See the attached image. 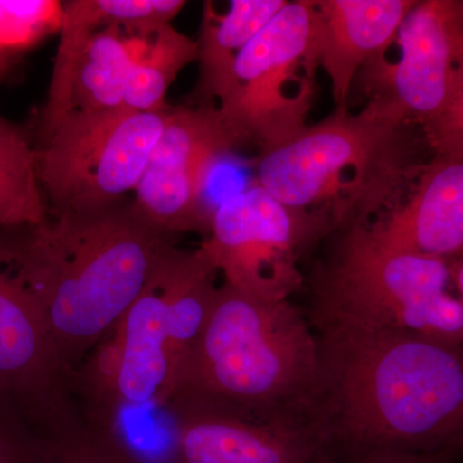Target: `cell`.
Segmentation results:
<instances>
[{"label":"cell","instance_id":"83f0119b","mask_svg":"<svg viewBox=\"0 0 463 463\" xmlns=\"http://www.w3.org/2000/svg\"><path fill=\"white\" fill-rule=\"evenodd\" d=\"M9 56L7 54L0 53V72L8 66Z\"/></svg>","mask_w":463,"mask_h":463},{"label":"cell","instance_id":"484cf974","mask_svg":"<svg viewBox=\"0 0 463 463\" xmlns=\"http://www.w3.org/2000/svg\"><path fill=\"white\" fill-rule=\"evenodd\" d=\"M0 463H43V450L26 452L0 429Z\"/></svg>","mask_w":463,"mask_h":463},{"label":"cell","instance_id":"3957f363","mask_svg":"<svg viewBox=\"0 0 463 463\" xmlns=\"http://www.w3.org/2000/svg\"><path fill=\"white\" fill-rule=\"evenodd\" d=\"M319 373L318 337L288 298L223 282L169 403L187 399L309 428Z\"/></svg>","mask_w":463,"mask_h":463},{"label":"cell","instance_id":"d6986e66","mask_svg":"<svg viewBox=\"0 0 463 463\" xmlns=\"http://www.w3.org/2000/svg\"><path fill=\"white\" fill-rule=\"evenodd\" d=\"M199 45L167 24L143 38L124 96V109L136 112H161L170 106L165 97L184 67L196 62Z\"/></svg>","mask_w":463,"mask_h":463},{"label":"cell","instance_id":"4fadbf2b","mask_svg":"<svg viewBox=\"0 0 463 463\" xmlns=\"http://www.w3.org/2000/svg\"><path fill=\"white\" fill-rule=\"evenodd\" d=\"M72 377L38 304L0 255V395L41 404L62 432L79 423L67 402Z\"/></svg>","mask_w":463,"mask_h":463},{"label":"cell","instance_id":"4316f807","mask_svg":"<svg viewBox=\"0 0 463 463\" xmlns=\"http://www.w3.org/2000/svg\"><path fill=\"white\" fill-rule=\"evenodd\" d=\"M450 279L453 285L458 289L463 303V250L456 257L449 259Z\"/></svg>","mask_w":463,"mask_h":463},{"label":"cell","instance_id":"e0dca14e","mask_svg":"<svg viewBox=\"0 0 463 463\" xmlns=\"http://www.w3.org/2000/svg\"><path fill=\"white\" fill-rule=\"evenodd\" d=\"M286 3L288 0H233L223 14L215 12L212 3H206L197 39L200 70L194 90L196 106H216L241 52Z\"/></svg>","mask_w":463,"mask_h":463},{"label":"cell","instance_id":"52a82bcc","mask_svg":"<svg viewBox=\"0 0 463 463\" xmlns=\"http://www.w3.org/2000/svg\"><path fill=\"white\" fill-rule=\"evenodd\" d=\"M313 14V0H288L237 57L216 108L239 147L265 151L307 127L318 70Z\"/></svg>","mask_w":463,"mask_h":463},{"label":"cell","instance_id":"ffe728a7","mask_svg":"<svg viewBox=\"0 0 463 463\" xmlns=\"http://www.w3.org/2000/svg\"><path fill=\"white\" fill-rule=\"evenodd\" d=\"M123 318L91 349L84 364L76 368L72 377V390H78L85 403L87 425L109 430L118 408L123 405L120 395Z\"/></svg>","mask_w":463,"mask_h":463},{"label":"cell","instance_id":"ac0fdd59","mask_svg":"<svg viewBox=\"0 0 463 463\" xmlns=\"http://www.w3.org/2000/svg\"><path fill=\"white\" fill-rule=\"evenodd\" d=\"M48 219L36 147L17 125L0 115V230L39 227Z\"/></svg>","mask_w":463,"mask_h":463},{"label":"cell","instance_id":"9c48e42d","mask_svg":"<svg viewBox=\"0 0 463 463\" xmlns=\"http://www.w3.org/2000/svg\"><path fill=\"white\" fill-rule=\"evenodd\" d=\"M392 47L361 71L367 102L420 127L462 90L463 0H414Z\"/></svg>","mask_w":463,"mask_h":463},{"label":"cell","instance_id":"30bf717a","mask_svg":"<svg viewBox=\"0 0 463 463\" xmlns=\"http://www.w3.org/2000/svg\"><path fill=\"white\" fill-rule=\"evenodd\" d=\"M39 139L74 111L124 109L128 80L147 33L100 25L90 0L62 2V23Z\"/></svg>","mask_w":463,"mask_h":463},{"label":"cell","instance_id":"7402d4cb","mask_svg":"<svg viewBox=\"0 0 463 463\" xmlns=\"http://www.w3.org/2000/svg\"><path fill=\"white\" fill-rule=\"evenodd\" d=\"M43 463H145L114 430L78 425L54 437L43 450Z\"/></svg>","mask_w":463,"mask_h":463},{"label":"cell","instance_id":"7c38bea8","mask_svg":"<svg viewBox=\"0 0 463 463\" xmlns=\"http://www.w3.org/2000/svg\"><path fill=\"white\" fill-rule=\"evenodd\" d=\"M169 463H316L326 457L313 431L264 421L218 405L176 399Z\"/></svg>","mask_w":463,"mask_h":463},{"label":"cell","instance_id":"5b68a950","mask_svg":"<svg viewBox=\"0 0 463 463\" xmlns=\"http://www.w3.org/2000/svg\"><path fill=\"white\" fill-rule=\"evenodd\" d=\"M449 260L381 243L368 224L346 228L340 248L317 274L315 326L412 332L463 344V303L448 291Z\"/></svg>","mask_w":463,"mask_h":463},{"label":"cell","instance_id":"5bb4252c","mask_svg":"<svg viewBox=\"0 0 463 463\" xmlns=\"http://www.w3.org/2000/svg\"><path fill=\"white\" fill-rule=\"evenodd\" d=\"M318 69L331 83L337 109L368 63L389 50L414 0H313Z\"/></svg>","mask_w":463,"mask_h":463},{"label":"cell","instance_id":"277c9868","mask_svg":"<svg viewBox=\"0 0 463 463\" xmlns=\"http://www.w3.org/2000/svg\"><path fill=\"white\" fill-rule=\"evenodd\" d=\"M412 127L373 103L358 112L336 109L289 141L259 152L255 181L283 205L325 213L337 227L370 224L426 165L417 149L425 137Z\"/></svg>","mask_w":463,"mask_h":463},{"label":"cell","instance_id":"603a6c76","mask_svg":"<svg viewBox=\"0 0 463 463\" xmlns=\"http://www.w3.org/2000/svg\"><path fill=\"white\" fill-rule=\"evenodd\" d=\"M91 12L103 26L148 33L167 25L184 8L183 0H90Z\"/></svg>","mask_w":463,"mask_h":463},{"label":"cell","instance_id":"8992f818","mask_svg":"<svg viewBox=\"0 0 463 463\" xmlns=\"http://www.w3.org/2000/svg\"><path fill=\"white\" fill-rule=\"evenodd\" d=\"M161 112L74 111L36 147L38 176L50 216L94 212L136 191L165 127Z\"/></svg>","mask_w":463,"mask_h":463},{"label":"cell","instance_id":"d4e9b609","mask_svg":"<svg viewBox=\"0 0 463 463\" xmlns=\"http://www.w3.org/2000/svg\"><path fill=\"white\" fill-rule=\"evenodd\" d=\"M316 463H340L326 456ZM350 463H448L447 453L419 455V453L383 452L373 453Z\"/></svg>","mask_w":463,"mask_h":463},{"label":"cell","instance_id":"9a60e30c","mask_svg":"<svg viewBox=\"0 0 463 463\" xmlns=\"http://www.w3.org/2000/svg\"><path fill=\"white\" fill-rule=\"evenodd\" d=\"M368 227L389 248L447 260L456 257L463 250V160L432 157L410 197Z\"/></svg>","mask_w":463,"mask_h":463},{"label":"cell","instance_id":"6da1fadb","mask_svg":"<svg viewBox=\"0 0 463 463\" xmlns=\"http://www.w3.org/2000/svg\"><path fill=\"white\" fill-rule=\"evenodd\" d=\"M319 388L309 428L325 449L439 455L463 444V344L412 332L316 326Z\"/></svg>","mask_w":463,"mask_h":463},{"label":"cell","instance_id":"cb8c5ba5","mask_svg":"<svg viewBox=\"0 0 463 463\" xmlns=\"http://www.w3.org/2000/svg\"><path fill=\"white\" fill-rule=\"evenodd\" d=\"M419 128L432 157L463 160V88L443 111Z\"/></svg>","mask_w":463,"mask_h":463},{"label":"cell","instance_id":"ba28073f","mask_svg":"<svg viewBox=\"0 0 463 463\" xmlns=\"http://www.w3.org/2000/svg\"><path fill=\"white\" fill-rule=\"evenodd\" d=\"M331 227L325 213L283 205L254 179L216 209L201 248L224 282L259 297L288 298L300 285L301 249Z\"/></svg>","mask_w":463,"mask_h":463},{"label":"cell","instance_id":"2e32d148","mask_svg":"<svg viewBox=\"0 0 463 463\" xmlns=\"http://www.w3.org/2000/svg\"><path fill=\"white\" fill-rule=\"evenodd\" d=\"M157 268L123 318L124 353L120 374L123 405L151 403L166 407L172 398L166 301Z\"/></svg>","mask_w":463,"mask_h":463},{"label":"cell","instance_id":"44dd1931","mask_svg":"<svg viewBox=\"0 0 463 463\" xmlns=\"http://www.w3.org/2000/svg\"><path fill=\"white\" fill-rule=\"evenodd\" d=\"M62 2L0 0V53L12 57L60 32Z\"/></svg>","mask_w":463,"mask_h":463},{"label":"cell","instance_id":"8fae6325","mask_svg":"<svg viewBox=\"0 0 463 463\" xmlns=\"http://www.w3.org/2000/svg\"><path fill=\"white\" fill-rule=\"evenodd\" d=\"M239 147L216 106L172 108L137 185L134 209L165 233L205 232L199 213L203 172L219 154Z\"/></svg>","mask_w":463,"mask_h":463},{"label":"cell","instance_id":"7a4b0ae2","mask_svg":"<svg viewBox=\"0 0 463 463\" xmlns=\"http://www.w3.org/2000/svg\"><path fill=\"white\" fill-rule=\"evenodd\" d=\"M133 203L50 216L0 254L38 304L72 373L127 315L173 248Z\"/></svg>","mask_w":463,"mask_h":463}]
</instances>
